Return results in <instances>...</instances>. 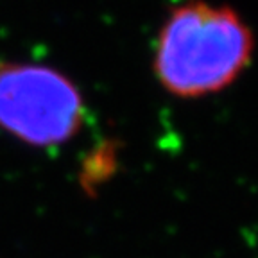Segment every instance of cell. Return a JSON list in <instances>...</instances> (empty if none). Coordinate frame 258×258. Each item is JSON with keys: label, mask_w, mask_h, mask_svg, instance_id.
<instances>
[{"label": "cell", "mask_w": 258, "mask_h": 258, "mask_svg": "<svg viewBox=\"0 0 258 258\" xmlns=\"http://www.w3.org/2000/svg\"><path fill=\"white\" fill-rule=\"evenodd\" d=\"M254 45L253 31L237 9L186 0L161 24L153 72L161 90L176 99L217 95L249 69Z\"/></svg>", "instance_id": "6da1fadb"}, {"label": "cell", "mask_w": 258, "mask_h": 258, "mask_svg": "<svg viewBox=\"0 0 258 258\" xmlns=\"http://www.w3.org/2000/svg\"><path fill=\"white\" fill-rule=\"evenodd\" d=\"M85 97L67 74L0 59V131L31 147H59L81 133Z\"/></svg>", "instance_id": "7a4b0ae2"}]
</instances>
